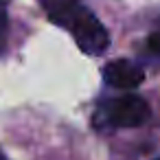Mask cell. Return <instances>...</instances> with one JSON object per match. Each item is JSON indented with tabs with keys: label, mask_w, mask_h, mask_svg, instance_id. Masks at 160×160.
Instances as JSON below:
<instances>
[{
	"label": "cell",
	"mask_w": 160,
	"mask_h": 160,
	"mask_svg": "<svg viewBox=\"0 0 160 160\" xmlns=\"http://www.w3.org/2000/svg\"><path fill=\"white\" fill-rule=\"evenodd\" d=\"M147 48H149L153 55H160V27L147 38Z\"/></svg>",
	"instance_id": "5"
},
{
	"label": "cell",
	"mask_w": 160,
	"mask_h": 160,
	"mask_svg": "<svg viewBox=\"0 0 160 160\" xmlns=\"http://www.w3.org/2000/svg\"><path fill=\"white\" fill-rule=\"evenodd\" d=\"M156 160H160V158H156Z\"/></svg>",
	"instance_id": "7"
},
{
	"label": "cell",
	"mask_w": 160,
	"mask_h": 160,
	"mask_svg": "<svg viewBox=\"0 0 160 160\" xmlns=\"http://www.w3.org/2000/svg\"><path fill=\"white\" fill-rule=\"evenodd\" d=\"M103 79L110 88L116 90H134L142 83L145 72L138 64L129 62V59H114L110 64H105L103 68Z\"/></svg>",
	"instance_id": "3"
},
{
	"label": "cell",
	"mask_w": 160,
	"mask_h": 160,
	"mask_svg": "<svg viewBox=\"0 0 160 160\" xmlns=\"http://www.w3.org/2000/svg\"><path fill=\"white\" fill-rule=\"evenodd\" d=\"M46 16L62 29L70 31L86 55H103L110 46L108 29L79 0H42Z\"/></svg>",
	"instance_id": "1"
},
{
	"label": "cell",
	"mask_w": 160,
	"mask_h": 160,
	"mask_svg": "<svg viewBox=\"0 0 160 160\" xmlns=\"http://www.w3.org/2000/svg\"><path fill=\"white\" fill-rule=\"evenodd\" d=\"M103 127H140L149 121L151 110L149 103L138 94H121L105 99L99 105V114Z\"/></svg>",
	"instance_id": "2"
},
{
	"label": "cell",
	"mask_w": 160,
	"mask_h": 160,
	"mask_svg": "<svg viewBox=\"0 0 160 160\" xmlns=\"http://www.w3.org/2000/svg\"><path fill=\"white\" fill-rule=\"evenodd\" d=\"M7 38H9V18H7L5 7L0 5V55L7 48Z\"/></svg>",
	"instance_id": "4"
},
{
	"label": "cell",
	"mask_w": 160,
	"mask_h": 160,
	"mask_svg": "<svg viewBox=\"0 0 160 160\" xmlns=\"http://www.w3.org/2000/svg\"><path fill=\"white\" fill-rule=\"evenodd\" d=\"M0 160H9V158L5 156V151H2V149H0Z\"/></svg>",
	"instance_id": "6"
}]
</instances>
